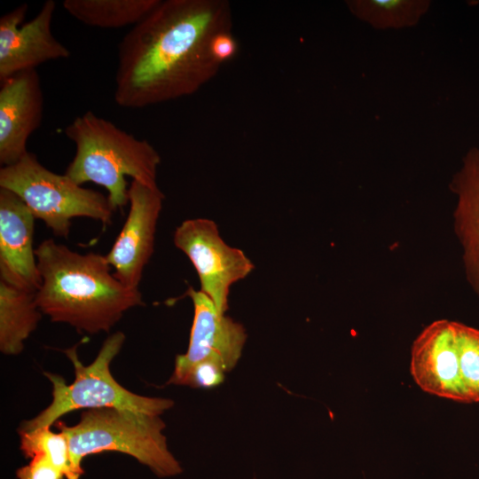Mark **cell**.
Returning <instances> with one entry per match:
<instances>
[{
    "mask_svg": "<svg viewBox=\"0 0 479 479\" xmlns=\"http://www.w3.org/2000/svg\"><path fill=\"white\" fill-rule=\"evenodd\" d=\"M231 25L226 2L161 1L118 44L115 103L137 109L196 92L221 66L212 39Z\"/></svg>",
    "mask_w": 479,
    "mask_h": 479,
    "instance_id": "6da1fadb",
    "label": "cell"
},
{
    "mask_svg": "<svg viewBox=\"0 0 479 479\" xmlns=\"http://www.w3.org/2000/svg\"><path fill=\"white\" fill-rule=\"evenodd\" d=\"M41 285L35 300L52 322L79 333H108L124 313L144 304L139 288H130L110 271L106 255L74 251L52 239L35 248Z\"/></svg>",
    "mask_w": 479,
    "mask_h": 479,
    "instance_id": "7a4b0ae2",
    "label": "cell"
},
{
    "mask_svg": "<svg viewBox=\"0 0 479 479\" xmlns=\"http://www.w3.org/2000/svg\"><path fill=\"white\" fill-rule=\"evenodd\" d=\"M64 133L75 145L65 174L81 185L91 182L103 186L114 211L129 203L126 177L150 187L158 186L161 158L147 140L91 111L76 116Z\"/></svg>",
    "mask_w": 479,
    "mask_h": 479,
    "instance_id": "3957f363",
    "label": "cell"
},
{
    "mask_svg": "<svg viewBox=\"0 0 479 479\" xmlns=\"http://www.w3.org/2000/svg\"><path fill=\"white\" fill-rule=\"evenodd\" d=\"M160 416L106 407L82 410L74 426L58 421L57 428L68 440L75 478L83 474L84 457L106 451L130 455L160 477L180 474L182 467L168 448L166 424Z\"/></svg>",
    "mask_w": 479,
    "mask_h": 479,
    "instance_id": "277c9868",
    "label": "cell"
},
{
    "mask_svg": "<svg viewBox=\"0 0 479 479\" xmlns=\"http://www.w3.org/2000/svg\"><path fill=\"white\" fill-rule=\"evenodd\" d=\"M124 342L125 334L122 332L110 334L103 342L95 360L89 365L82 364L76 347L67 349L65 352L74 365V381L67 384L61 376L44 373L52 385V400L35 418L25 420L19 431L51 427L62 415L79 409L106 407L161 415L173 407L174 401L171 399L135 394L114 379L110 365L121 351Z\"/></svg>",
    "mask_w": 479,
    "mask_h": 479,
    "instance_id": "5b68a950",
    "label": "cell"
},
{
    "mask_svg": "<svg viewBox=\"0 0 479 479\" xmlns=\"http://www.w3.org/2000/svg\"><path fill=\"white\" fill-rule=\"evenodd\" d=\"M0 188L19 196L35 219L58 237L68 238L75 217L92 218L106 225L112 223L114 209L107 196L82 187L66 174L51 171L31 152L0 169Z\"/></svg>",
    "mask_w": 479,
    "mask_h": 479,
    "instance_id": "8992f818",
    "label": "cell"
},
{
    "mask_svg": "<svg viewBox=\"0 0 479 479\" xmlns=\"http://www.w3.org/2000/svg\"><path fill=\"white\" fill-rule=\"evenodd\" d=\"M173 242L196 270L200 290L225 315L230 288L250 274L255 268L252 261L241 249L225 243L217 224L208 218L183 221L174 232Z\"/></svg>",
    "mask_w": 479,
    "mask_h": 479,
    "instance_id": "52a82bcc",
    "label": "cell"
},
{
    "mask_svg": "<svg viewBox=\"0 0 479 479\" xmlns=\"http://www.w3.org/2000/svg\"><path fill=\"white\" fill-rule=\"evenodd\" d=\"M187 294L193 304V320L187 351L177 355L174 372L167 384L182 385L197 364L210 361L227 373L239 362L247 335L245 327L220 314L211 299L190 287Z\"/></svg>",
    "mask_w": 479,
    "mask_h": 479,
    "instance_id": "ba28073f",
    "label": "cell"
},
{
    "mask_svg": "<svg viewBox=\"0 0 479 479\" xmlns=\"http://www.w3.org/2000/svg\"><path fill=\"white\" fill-rule=\"evenodd\" d=\"M164 198L159 186L132 181L129 187L128 216L106 259L115 278L130 288H138L153 254Z\"/></svg>",
    "mask_w": 479,
    "mask_h": 479,
    "instance_id": "9c48e42d",
    "label": "cell"
},
{
    "mask_svg": "<svg viewBox=\"0 0 479 479\" xmlns=\"http://www.w3.org/2000/svg\"><path fill=\"white\" fill-rule=\"evenodd\" d=\"M27 4H21L0 18V82L45 62L68 59L69 49L51 32L56 10L54 0H46L38 13L22 24Z\"/></svg>",
    "mask_w": 479,
    "mask_h": 479,
    "instance_id": "30bf717a",
    "label": "cell"
},
{
    "mask_svg": "<svg viewBox=\"0 0 479 479\" xmlns=\"http://www.w3.org/2000/svg\"><path fill=\"white\" fill-rule=\"evenodd\" d=\"M410 372L423 391L467 404L456 321L439 319L423 329L412 345Z\"/></svg>",
    "mask_w": 479,
    "mask_h": 479,
    "instance_id": "8fae6325",
    "label": "cell"
},
{
    "mask_svg": "<svg viewBox=\"0 0 479 479\" xmlns=\"http://www.w3.org/2000/svg\"><path fill=\"white\" fill-rule=\"evenodd\" d=\"M43 94L36 69L18 73L1 82L0 163L9 166L28 151L29 137L41 125Z\"/></svg>",
    "mask_w": 479,
    "mask_h": 479,
    "instance_id": "7c38bea8",
    "label": "cell"
},
{
    "mask_svg": "<svg viewBox=\"0 0 479 479\" xmlns=\"http://www.w3.org/2000/svg\"><path fill=\"white\" fill-rule=\"evenodd\" d=\"M35 219L19 196L0 188V280L31 292L41 285L33 247Z\"/></svg>",
    "mask_w": 479,
    "mask_h": 479,
    "instance_id": "4fadbf2b",
    "label": "cell"
},
{
    "mask_svg": "<svg viewBox=\"0 0 479 479\" xmlns=\"http://www.w3.org/2000/svg\"><path fill=\"white\" fill-rule=\"evenodd\" d=\"M454 230L462 248L467 279L479 296V146L471 148L453 175Z\"/></svg>",
    "mask_w": 479,
    "mask_h": 479,
    "instance_id": "5bb4252c",
    "label": "cell"
},
{
    "mask_svg": "<svg viewBox=\"0 0 479 479\" xmlns=\"http://www.w3.org/2000/svg\"><path fill=\"white\" fill-rule=\"evenodd\" d=\"M35 292L0 280V350L19 355L42 318Z\"/></svg>",
    "mask_w": 479,
    "mask_h": 479,
    "instance_id": "9a60e30c",
    "label": "cell"
},
{
    "mask_svg": "<svg viewBox=\"0 0 479 479\" xmlns=\"http://www.w3.org/2000/svg\"><path fill=\"white\" fill-rule=\"evenodd\" d=\"M161 0H65V11L78 21L94 27H132L145 19Z\"/></svg>",
    "mask_w": 479,
    "mask_h": 479,
    "instance_id": "2e32d148",
    "label": "cell"
},
{
    "mask_svg": "<svg viewBox=\"0 0 479 479\" xmlns=\"http://www.w3.org/2000/svg\"><path fill=\"white\" fill-rule=\"evenodd\" d=\"M431 5L427 0H352L350 12L376 29H400L416 25Z\"/></svg>",
    "mask_w": 479,
    "mask_h": 479,
    "instance_id": "e0dca14e",
    "label": "cell"
},
{
    "mask_svg": "<svg viewBox=\"0 0 479 479\" xmlns=\"http://www.w3.org/2000/svg\"><path fill=\"white\" fill-rule=\"evenodd\" d=\"M20 450L29 459L43 457L60 470L67 479H75L71 467L69 444L66 435L41 427L19 431Z\"/></svg>",
    "mask_w": 479,
    "mask_h": 479,
    "instance_id": "ac0fdd59",
    "label": "cell"
},
{
    "mask_svg": "<svg viewBox=\"0 0 479 479\" xmlns=\"http://www.w3.org/2000/svg\"><path fill=\"white\" fill-rule=\"evenodd\" d=\"M461 381L467 404L479 402V330L457 322Z\"/></svg>",
    "mask_w": 479,
    "mask_h": 479,
    "instance_id": "d6986e66",
    "label": "cell"
},
{
    "mask_svg": "<svg viewBox=\"0 0 479 479\" xmlns=\"http://www.w3.org/2000/svg\"><path fill=\"white\" fill-rule=\"evenodd\" d=\"M225 372L223 368L210 361L195 365L188 373L182 385L196 389H212L224 382Z\"/></svg>",
    "mask_w": 479,
    "mask_h": 479,
    "instance_id": "ffe728a7",
    "label": "cell"
},
{
    "mask_svg": "<svg viewBox=\"0 0 479 479\" xmlns=\"http://www.w3.org/2000/svg\"><path fill=\"white\" fill-rule=\"evenodd\" d=\"M65 475L43 457H34L17 470L18 479H63Z\"/></svg>",
    "mask_w": 479,
    "mask_h": 479,
    "instance_id": "44dd1931",
    "label": "cell"
},
{
    "mask_svg": "<svg viewBox=\"0 0 479 479\" xmlns=\"http://www.w3.org/2000/svg\"><path fill=\"white\" fill-rule=\"evenodd\" d=\"M238 45L230 31L218 33L211 42V53L221 65L230 60L237 52Z\"/></svg>",
    "mask_w": 479,
    "mask_h": 479,
    "instance_id": "7402d4cb",
    "label": "cell"
},
{
    "mask_svg": "<svg viewBox=\"0 0 479 479\" xmlns=\"http://www.w3.org/2000/svg\"></svg>",
    "mask_w": 479,
    "mask_h": 479,
    "instance_id": "603a6c76",
    "label": "cell"
}]
</instances>
